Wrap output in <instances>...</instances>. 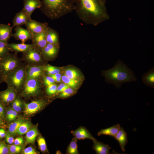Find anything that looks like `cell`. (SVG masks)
Returning a JSON list of instances; mask_svg holds the SVG:
<instances>
[{
  "mask_svg": "<svg viewBox=\"0 0 154 154\" xmlns=\"http://www.w3.org/2000/svg\"><path fill=\"white\" fill-rule=\"evenodd\" d=\"M114 137L119 143L121 150L125 151V147L128 142L127 134L123 127H121L120 129Z\"/></svg>",
  "mask_w": 154,
  "mask_h": 154,
  "instance_id": "obj_22",
  "label": "cell"
},
{
  "mask_svg": "<svg viewBox=\"0 0 154 154\" xmlns=\"http://www.w3.org/2000/svg\"><path fill=\"white\" fill-rule=\"evenodd\" d=\"M5 138V140L7 143L9 144H12L13 143L14 139L13 137V135L7 132H6V135Z\"/></svg>",
  "mask_w": 154,
  "mask_h": 154,
  "instance_id": "obj_41",
  "label": "cell"
},
{
  "mask_svg": "<svg viewBox=\"0 0 154 154\" xmlns=\"http://www.w3.org/2000/svg\"><path fill=\"white\" fill-rule=\"evenodd\" d=\"M8 43L0 41V59L5 56L9 53L10 51Z\"/></svg>",
  "mask_w": 154,
  "mask_h": 154,
  "instance_id": "obj_32",
  "label": "cell"
},
{
  "mask_svg": "<svg viewBox=\"0 0 154 154\" xmlns=\"http://www.w3.org/2000/svg\"><path fill=\"white\" fill-rule=\"evenodd\" d=\"M9 154H15L20 153L22 149L21 145H17L15 144L8 145Z\"/></svg>",
  "mask_w": 154,
  "mask_h": 154,
  "instance_id": "obj_34",
  "label": "cell"
},
{
  "mask_svg": "<svg viewBox=\"0 0 154 154\" xmlns=\"http://www.w3.org/2000/svg\"><path fill=\"white\" fill-rule=\"evenodd\" d=\"M14 30L15 32L12 34V37L17 40H21L22 43H25L29 39L32 40L33 36L28 29L17 26Z\"/></svg>",
  "mask_w": 154,
  "mask_h": 154,
  "instance_id": "obj_12",
  "label": "cell"
},
{
  "mask_svg": "<svg viewBox=\"0 0 154 154\" xmlns=\"http://www.w3.org/2000/svg\"><path fill=\"white\" fill-rule=\"evenodd\" d=\"M24 154H37L35 149L32 147H29L25 149L23 151Z\"/></svg>",
  "mask_w": 154,
  "mask_h": 154,
  "instance_id": "obj_40",
  "label": "cell"
},
{
  "mask_svg": "<svg viewBox=\"0 0 154 154\" xmlns=\"http://www.w3.org/2000/svg\"><path fill=\"white\" fill-rule=\"evenodd\" d=\"M25 134L26 144L34 143L38 134L37 127H31Z\"/></svg>",
  "mask_w": 154,
  "mask_h": 154,
  "instance_id": "obj_25",
  "label": "cell"
},
{
  "mask_svg": "<svg viewBox=\"0 0 154 154\" xmlns=\"http://www.w3.org/2000/svg\"><path fill=\"white\" fill-rule=\"evenodd\" d=\"M17 54L9 53L0 59V71L4 78L23 63Z\"/></svg>",
  "mask_w": 154,
  "mask_h": 154,
  "instance_id": "obj_5",
  "label": "cell"
},
{
  "mask_svg": "<svg viewBox=\"0 0 154 154\" xmlns=\"http://www.w3.org/2000/svg\"><path fill=\"white\" fill-rule=\"evenodd\" d=\"M71 133L77 139L84 140L88 139L93 141L95 139L88 130L82 127H79L75 130L72 131Z\"/></svg>",
  "mask_w": 154,
  "mask_h": 154,
  "instance_id": "obj_17",
  "label": "cell"
},
{
  "mask_svg": "<svg viewBox=\"0 0 154 154\" xmlns=\"http://www.w3.org/2000/svg\"><path fill=\"white\" fill-rule=\"evenodd\" d=\"M52 77H56L61 78L62 76L60 73H56L54 74L49 75Z\"/></svg>",
  "mask_w": 154,
  "mask_h": 154,
  "instance_id": "obj_48",
  "label": "cell"
},
{
  "mask_svg": "<svg viewBox=\"0 0 154 154\" xmlns=\"http://www.w3.org/2000/svg\"><path fill=\"white\" fill-rule=\"evenodd\" d=\"M65 75L73 79H78L80 76L79 72L73 68L66 69L65 71Z\"/></svg>",
  "mask_w": 154,
  "mask_h": 154,
  "instance_id": "obj_31",
  "label": "cell"
},
{
  "mask_svg": "<svg viewBox=\"0 0 154 154\" xmlns=\"http://www.w3.org/2000/svg\"><path fill=\"white\" fill-rule=\"evenodd\" d=\"M5 105L0 101V117L3 119L5 117Z\"/></svg>",
  "mask_w": 154,
  "mask_h": 154,
  "instance_id": "obj_43",
  "label": "cell"
},
{
  "mask_svg": "<svg viewBox=\"0 0 154 154\" xmlns=\"http://www.w3.org/2000/svg\"><path fill=\"white\" fill-rule=\"evenodd\" d=\"M21 59L29 65H42L44 60L42 52L34 46L23 53Z\"/></svg>",
  "mask_w": 154,
  "mask_h": 154,
  "instance_id": "obj_7",
  "label": "cell"
},
{
  "mask_svg": "<svg viewBox=\"0 0 154 154\" xmlns=\"http://www.w3.org/2000/svg\"><path fill=\"white\" fill-rule=\"evenodd\" d=\"M70 87L67 85L65 83H61L58 86L56 94L60 93L66 89Z\"/></svg>",
  "mask_w": 154,
  "mask_h": 154,
  "instance_id": "obj_42",
  "label": "cell"
},
{
  "mask_svg": "<svg viewBox=\"0 0 154 154\" xmlns=\"http://www.w3.org/2000/svg\"><path fill=\"white\" fill-rule=\"evenodd\" d=\"M8 45L10 51H14L17 54L19 52L23 53L33 46L32 44H26L22 43L19 44L8 43Z\"/></svg>",
  "mask_w": 154,
  "mask_h": 154,
  "instance_id": "obj_21",
  "label": "cell"
},
{
  "mask_svg": "<svg viewBox=\"0 0 154 154\" xmlns=\"http://www.w3.org/2000/svg\"><path fill=\"white\" fill-rule=\"evenodd\" d=\"M102 73L106 82L113 84L118 89L120 88L123 83L137 80L133 72L120 60L113 67L103 71Z\"/></svg>",
  "mask_w": 154,
  "mask_h": 154,
  "instance_id": "obj_2",
  "label": "cell"
},
{
  "mask_svg": "<svg viewBox=\"0 0 154 154\" xmlns=\"http://www.w3.org/2000/svg\"><path fill=\"white\" fill-rule=\"evenodd\" d=\"M77 140L75 137L72 138L68 147L66 151L67 154H79L78 150Z\"/></svg>",
  "mask_w": 154,
  "mask_h": 154,
  "instance_id": "obj_27",
  "label": "cell"
},
{
  "mask_svg": "<svg viewBox=\"0 0 154 154\" xmlns=\"http://www.w3.org/2000/svg\"><path fill=\"white\" fill-rule=\"evenodd\" d=\"M3 124H4V123L3 120L0 117V125H3Z\"/></svg>",
  "mask_w": 154,
  "mask_h": 154,
  "instance_id": "obj_51",
  "label": "cell"
},
{
  "mask_svg": "<svg viewBox=\"0 0 154 154\" xmlns=\"http://www.w3.org/2000/svg\"><path fill=\"white\" fill-rule=\"evenodd\" d=\"M121 128L119 124L118 123L111 127L105 129H102L98 132V135H105L110 136L114 137Z\"/></svg>",
  "mask_w": 154,
  "mask_h": 154,
  "instance_id": "obj_24",
  "label": "cell"
},
{
  "mask_svg": "<svg viewBox=\"0 0 154 154\" xmlns=\"http://www.w3.org/2000/svg\"><path fill=\"white\" fill-rule=\"evenodd\" d=\"M3 82L4 78L0 71V84Z\"/></svg>",
  "mask_w": 154,
  "mask_h": 154,
  "instance_id": "obj_49",
  "label": "cell"
},
{
  "mask_svg": "<svg viewBox=\"0 0 154 154\" xmlns=\"http://www.w3.org/2000/svg\"><path fill=\"white\" fill-rule=\"evenodd\" d=\"M31 19L29 18L22 9L16 13L12 20L13 27L21 26L25 23Z\"/></svg>",
  "mask_w": 154,
  "mask_h": 154,
  "instance_id": "obj_19",
  "label": "cell"
},
{
  "mask_svg": "<svg viewBox=\"0 0 154 154\" xmlns=\"http://www.w3.org/2000/svg\"><path fill=\"white\" fill-rule=\"evenodd\" d=\"M3 141L0 142V150L3 144Z\"/></svg>",
  "mask_w": 154,
  "mask_h": 154,
  "instance_id": "obj_52",
  "label": "cell"
},
{
  "mask_svg": "<svg viewBox=\"0 0 154 154\" xmlns=\"http://www.w3.org/2000/svg\"><path fill=\"white\" fill-rule=\"evenodd\" d=\"M52 78L54 79L55 82H60L61 81V80H62L61 78H56V77H52Z\"/></svg>",
  "mask_w": 154,
  "mask_h": 154,
  "instance_id": "obj_50",
  "label": "cell"
},
{
  "mask_svg": "<svg viewBox=\"0 0 154 154\" xmlns=\"http://www.w3.org/2000/svg\"><path fill=\"white\" fill-rule=\"evenodd\" d=\"M44 77L43 82L44 84L46 86L54 84L55 82L54 79L49 75Z\"/></svg>",
  "mask_w": 154,
  "mask_h": 154,
  "instance_id": "obj_39",
  "label": "cell"
},
{
  "mask_svg": "<svg viewBox=\"0 0 154 154\" xmlns=\"http://www.w3.org/2000/svg\"><path fill=\"white\" fill-rule=\"evenodd\" d=\"M17 93L15 89L7 87L5 90L0 92V101L5 105L11 103L17 96Z\"/></svg>",
  "mask_w": 154,
  "mask_h": 154,
  "instance_id": "obj_11",
  "label": "cell"
},
{
  "mask_svg": "<svg viewBox=\"0 0 154 154\" xmlns=\"http://www.w3.org/2000/svg\"><path fill=\"white\" fill-rule=\"evenodd\" d=\"M40 78H31L26 80L21 90V95L25 98L36 96L40 92Z\"/></svg>",
  "mask_w": 154,
  "mask_h": 154,
  "instance_id": "obj_6",
  "label": "cell"
},
{
  "mask_svg": "<svg viewBox=\"0 0 154 154\" xmlns=\"http://www.w3.org/2000/svg\"><path fill=\"white\" fill-rule=\"evenodd\" d=\"M24 142L23 138L21 137H19L14 139L13 143L15 145H20L23 144Z\"/></svg>",
  "mask_w": 154,
  "mask_h": 154,
  "instance_id": "obj_45",
  "label": "cell"
},
{
  "mask_svg": "<svg viewBox=\"0 0 154 154\" xmlns=\"http://www.w3.org/2000/svg\"><path fill=\"white\" fill-rule=\"evenodd\" d=\"M1 125H0V126H1Z\"/></svg>",
  "mask_w": 154,
  "mask_h": 154,
  "instance_id": "obj_54",
  "label": "cell"
},
{
  "mask_svg": "<svg viewBox=\"0 0 154 154\" xmlns=\"http://www.w3.org/2000/svg\"><path fill=\"white\" fill-rule=\"evenodd\" d=\"M58 48L54 44L47 43L42 51L44 59L49 60L54 57L58 53Z\"/></svg>",
  "mask_w": 154,
  "mask_h": 154,
  "instance_id": "obj_15",
  "label": "cell"
},
{
  "mask_svg": "<svg viewBox=\"0 0 154 154\" xmlns=\"http://www.w3.org/2000/svg\"><path fill=\"white\" fill-rule=\"evenodd\" d=\"M46 31L33 36L32 39L33 46L42 52L47 43L46 39Z\"/></svg>",
  "mask_w": 154,
  "mask_h": 154,
  "instance_id": "obj_14",
  "label": "cell"
},
{
  "mask_svg": "<svg viewBox=\"0 0 154 154\" xmlns=\"http://www.w3.org/2000/svg\"><path fill=\"white\" fill-rule=\"evenodd\" d=\"M47 102L44 100L39 99L27 103L24 102V113L26 116L33 115L44 108Z\"/></svg>",
  "mask_w": 154,
  "mask_h": 154,
  "instance_id": "obj_8",
  "label": "cell"
},
{
  "mask_svg": "<svg viewBox=\"0 0 154 154\" xmlns=\"http://www.w3.org/2000/svg\"><path fill=\"white\" fill-rule=\"evenodd\" d=\"M23 102L20 98L17 96L11 103V108L18 112H20L24 107Z\"/></svg>",
  "mask_w": 154,
  "mask_h": 154,
  "instance_id": "obj_30",
  "label": "cell"
},
{
  "mask_svg": "<svg viewBox=\"0 0 154 154\" xmlns=\"http://www.w3.org/2000/svg\"><path fill=\"white\" fill-rule=\"evenodd\" d=\"M45 65L26 64L25 69L26 80L31 78H40L44 70Z\"/></svg>",
  "mask_w": 154,
  "mask_h": 154,
  "instance_id": "obj_9",
  "label": "cell"
},
{
  "mask_svg": "<svg viewBox=\"0 0 154 154\" xmlns=\"http://www.w3.org/2000/svg\"><path fill=\"white\" fill-rule=\"evenodd\" d=\"M142 80L145 84L154 88V68L152 67L142 76Z\"/></svg>",
  "mask_w": 154,
  "mask_h": 154,
  "instance_id": "obj_23",
  "label": "cell"
},
{
  "mask_svg": "<svg viewBox=\"0 0 154 154\" xmlns=\"http://www.w3.org/2000/svg\"><path fill=\"white\" fill-rule=\"evenodd\" d=\"M18 115V112L14 110L12 118V121H13L16 119Z\"/></svg>",
  "mask_w": 154,
  "mask_h": 154,
  "instance_id": "obj_47",
  "label": "cell"
},
{
  "mask_svg": "<svg viewBox=\"0 0 154 154\" xmlns=\"http://www.w3.org/2000/svg\"><path fill=\"white\" fill-rule=\"evenodd\" d=\"M31 127L32 123L31 122L25 121L19 125L17 134L21 135L25 134Z\"/></svg>",
  "mask_w": 154,
  "mask_h": 154,
  "instance_id": "obj_28",
  "label": "cell"
},
{
  "mask_svg": "<svg viewBox=\"0 0 154 154\" xmlns=\"http://www.w3.org/2000/svg\"><path fill=\"white\" fill-rule=\"evenodd\" d=\"M58 85L54 84L47 86L46 92L47 94L52 95L56 94Z\"/></svg>",
  "mask_w": 154,
  "mask_h": 154,
  "instance_id": "obj_36",
  "label": "cell"
},
{
  "mask_svg": "<svg viewBox=\"0 0 154 154\" xmlns=\"http://www.w3.org/2000/svg\"><path fill=\"white\" fill-rule=\"evenodd\" d=\"M33 36L35 35L45 31L48 24L46 23H41L31 19L25 24Z\"/></svg>",
  "mask_w": 154,
  "mask_h": 154,
  "instance_id": "obj_10",
  "label": "cell"
},
{
  "mask_svg": "<svg viewBox=\"0 0 154 154\" xmlns=\"http://www.w3.org/2000/svg\"><path fill=\"white\" fill-rule=\"evenodd\" d=\"M61 79L65 84L72 88H76L79 84L80 81L78 79H71L65 75L62 76Z\"/></svg>",
  "mask_w": 154,
  "mask_h": 154,
  "instance_id": "obj_29",
  "label": "cell"
},
{
  "mask_svg": "<svg viewBox=\"0 0 154 154\" xmlns=\"http://www.w3.org/2000/svg\"><path fill=\"white\" fill-rule=\"evenodd\" d=\"M13 27L9 24L0 23V41L7 43L12 37Z\"/></svg>",
  "mask_w": 154,
  "mask_h": 154,
  "instance_id": "obj_16",
  "label": "cell"
},
{
  "mask_svg": "<svg viewBox=\"0 0 154 154\" xmlns=\"http://www.w3.org/2000/svg\"></svg>",
  "mask_w": 154,
  "mask_h": 154,
  "instance_id": "obj_55",
  "label": "cell"
},
{
  "mask_svg": "<svg viewBox=\"0 0 154 154\" xmlns=\"http://www.w3.org/2000/svg\"><path fill=\"white\" fill-rule=\"evenodd\" d=\"M22 9L27 16L31 18V15L36 9L41 7V1L39 0H24Z\"/></svg>",
  "mask_w": 154,
  "mask_h": 154,
  "instance_id": "obj_13",
  "label": "cell"
},
{
  "mask_svg": "<svg viewBox=\"0 0 154 154\" xmlns=\"http://www.w3.org/2000/svg\"><path fill=\"white\" fill-rule=\"evenodd\" d=\"M93 149L97 154H112L109 152L111 148L107 144H105L103 143L98 141L95 139L93 141Z\"/></svg>",
  "mask_w": 154,
  "mask_h": 154,
  "instance_id": "obj_20",
  "label": "cell"
},
{
  "mask_svg": "<svg viewBox=\"0 0 154 154\" xmlns=\"http://www.w3.org/2000/svg\"><path fill=\"white\" fill-rule=\"evenodd\" d=\"M74 92V90L72 88L69 87L60 93L58 97L60 98L68 97L72 95L73 93Z\"/></svg>",
  "mask_w": 154,
  "mask_h": 154,
  "instance_id": "obj_37",
  "label": "cell"
},
{
  "mask_svg": "<svg viewBox=\"0 0 154 154\" xmlns=\"http://www.w3.org/2000/svg\"><path fill=\"white\" fill-rule=\"evenodd\" d=\"M25 121L22 118H19L11 123L9 125L7 132L12 135L15 136L17 134L18 129L21 124Z\"/></svg>",
  "mask_w": 154,
  "mask_h": 154,
  "instance_id": "obj_26",
  "label": "cell"
},
{
  "mask_svg": "<svg viewBox=\"0 0 154 154\" xmlns=\"http://www.w3.org/2000/svg\"><path fill=\"white\" fill-rule=\"evenodd\" d=\"M38 145L40 151L42 152L46 151L47 147L45 139L42 137H39L37 140Z\"/></svg>",
  "mask_w": 154,
  "mask_h": 154,
  "instance_id": "obj_35",
  "label": "cell"
},
{
  "mask_svg": "<svg viewBox=\"0 0 154 154\" xmlns=\"http://www.w3.org/2000/svg\"><path fill=\"white\" fill-rule=\"evenodd\" d=\"M14 110L11 107L9 108L6 110L5 117L8 122L12 121V118Z\"/></svg>",
  "mask_w": 154,
  "mask_h": 154,
  "instance_id": "obj_38",
  "label": "cell"
},
{
  "mask_svg": "<svg viewBox=\"0 0 154 154\" xmlns=\"http://www.w3.org/2000/svg\"><path fill=\"white\" fill-rule=\"evenodd\" d=\"M44 70L48 75L60 73V70L59 68L49 64L45 65Z\"/></svg>",
  "mask_w": 154,
  "mask_h": 154,
  "instance_id": "obj_33",
  "label": "cell"
},
{
  "mask_svg": "<svg viewBox=\"0 0 154 154\" xmlns=\"http://www.w3.org/2000/svg\"><path fill=\"white\" fill-rule=\"evenodd\" d=\"M101 2L104 4V2L106 0H99Z\"/></svg>",
  "mask_w": 154,
  "mask_h": 154,
  "instance_id": "obj_53",
  "label": "cell"
},
{
  "mask_svg": "<svg viewBox=\"0 0 154 154\" xmlns=\"http://www.w3.org/2000/svg\"><path fill=\"white\" fill-rule=\"evenodd\" d=\"M75 0H42L40 8L48 18L58 19L75 10Z\"/></svg>",
  "mask_w": 154,
  "mask_h": 154,
  "instance_id": "obj_3",
  "label": "cell"
},
{
  "mask_svg": "<svg viewBox=\"0 0 154 154\" xmlns=\"http://www.w3.org/2000/svg\"><path fill=\"white\" fill-rule=\"evenodd\" d=\"M75 10L86 24H96L105 17L104 4L99 0H75Z\"/></svg>",
  "mask_w": 154,
  "mask_h": 154,
  "instance_id": "obj_1",
  "label": "cell"
},
{
  "mask_svg": "<svg viewBox=\"0 0 154 154\" xmlns=\"http://www.w3.org/2000/svg\"><path fill=\"white\" fill-rule=\"evenodd\" d=\"M6 132L5 129L2 128H0V138H4L6 135Z\"/></svg>",
  "mask_w": 154,
  "mask_h": 154,
  "instance_id": "obj_46",
  "label": "cell"
},
{
  "mask_svg": "<svg viewBox=\"0 0 154 154\" xmlns=\"http://www.w3.org/2000/svg\"><path fill=\"white\" fill-rule=\"evenodd\" d=\"M46 39L47 43L53 44L59 47V34L55 30L48 27L46 31Z\"/></svg>",
  "mask_w": 154,
  "mask_h": 154,
  "instance_id": "obj_18",
  "label": "cell"
},
{
  "mask_svg": "<svg viewBox=\"0 0 154 154\" xmlns=\"http://www.w3.org/2000/svg\"><path fill=\"white\" fill-rule=\"evenodd\" d=\"M9 153V148L8 145H6L3 141V144L0 150V154Z\"/></svg>",
  "mask_w": 154,
  "mask_h": 154,
  "instance_id": "obj_44",
  "label": "cell"
},
{
  "mask_svg": "<svg viewBox=\"0 0 154 154\" xmlns=\"http://www.w3.org/2000/svg\"><path fill=\"white\" fill-rule=\"evenodd\" d=\"M26 64L23 63L4 78L7 87L15 89L18 92L21 90L26 81L25 69Z\"/></svg>",
  "mask_w": 154,
  "mask_h": 154,
  "instance_id": "obj_4",
  "label": "cell"
}]
</instances>
